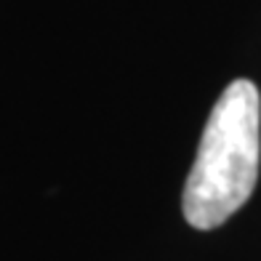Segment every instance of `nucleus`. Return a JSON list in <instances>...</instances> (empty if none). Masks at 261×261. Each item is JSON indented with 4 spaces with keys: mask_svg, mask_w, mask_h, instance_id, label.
<instances>
[{
    "mask_svg": "<svg viewBox=\"0 0 261 261\" xmlns=\"http://www.w3.org/2000/svg\"><path fill=\"white\" fill-rule=\"evenodd\" d=\"M261 165V96L251 80L229 83L213 104L181 192L189 227L216 229L253 195Z\"/></svg>",
    "mask_w": 261,
    "mask_h": 261,
    "instance_id": "1",
    "label": "nucleus"
}]
</instances>
